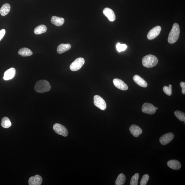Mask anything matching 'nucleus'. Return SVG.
I'll return each instance as SVG.
<instances>
[{
	"label": "nucleus",
	"instance_id": "20",
	"mask_svg": "<svg viewBox=\"0 0 185 185\" xmlns=\"http://www.w3.org/2000/svg\"><path fill=\"white\" fill-rule=\"evenodd\" d=\"M10 5L8 3L3 5L0 9V14L3 16H4L8 14L10 10Z\"/></svg>",
	"mask_w": 185,
	"mask_h": 185
},
{
	"label": "nucleus",
	"instance_id": "11",
	"mask_svg": "<svg viewBox=\"0 0 185 185\" xmlns=\"http://www.w3.org/2000/svg\"><path fill=\"white\" fill-rule=\"evenodd\" d=\"M42 178L39 175H36L30 177L28 180L30 185H41L42 184Z\"/></svg>",
	"mask_w": 185,
	"mask_h": 185
},
{
	"label": "nucleus",
	"instance_id": "15",
	"mask_svg": "<svg viewBox=\"0 0 185 185\" xmlns=\"http://www.w3.org/2000/svg\"><path fill=\"white\" fill-rule=\"evenodd\" d=\"M167 165L170 168L175 170H179L181 167V164L180 162L175 159L168 161Z\"/></svg>",
	"mask_w": 185,
	"mask_h": 185
},
{
	"label": "nucleus",
	"instance_id": "4",
	"mask_svg": "<svg viewBox=\"0 0 185 185\" xmlns=\"http://www.w3.org/2000/svg\"><path fill=\"white\" fill-rule=\"evenodd\" d=\"M85 63V60L84 58L80 57L76 59L71 64L70 68L71 70L76 72L80 70Z\"/></svg>",
	"mask_w": 185,
	"mask_h": 185
},
{
	"label": "nucleus",
	"instance_id": "21",
	"mask_svg": "<svg viewBox=\"0 0 185 185\" xmlns=\"http://www.w3.org/2000/svg\"><path fill=\"white\" fill-rule=\"evenodd\" d=\"M47 30V27L45 25H41L35 28L34 32L35 34L38 35L46 32Z\"/></svg>",
	"mask_w": 185,
	"mask_h": 185
},
{
	"label": "nucleus",
	"instance_id": "26",
	"mask_svg": "<svg viewBox=\"0 0 185 185\" xmlns=\"http://www.w3.org/2000/svg\"><path fill=\"white\" fill-rule=\"evenodd\" d=\"M172 85L170 84L169 87L165 86L163 88V91L168 96H171L172 93Z\"/></svg>",
	"mask_w": 185,
	"mask_h": 185
},
{
	"label": "nucleus",
	"instance_id": "2",
	"mask_svg": "<svg viewBox=\"0 0 185 185\" xmlns=\"http://www.w3.org/2000/svg\"><path fill=\"white\" fill-rule=\"evenodd\" d=\"M158 59L155 56L152 55H148L143 57L142 63L144 67L150 68L155 66L158 63Z\"/></svg>",
	"mask_w": 185,
	"mask_h": 185
},
{
	"label": "nucleus",
	"instance_id": "14",
	"mask_svg": "<svg viewBox=\"0 0 185 185\" xmlns=\"http://www.w3.org/2000/svg\"><path fill=\"white\" fill-rule=\"evenodd\" d=\"M129 130L132 134L135 137H138L142 132V129L139 126L135 124L132 125L130 127Z\"/></svg>",
	"mask_w": 185,
	"mask_h": 185
},
{
	"label": "nucleus",
	"instance_id": "10",
	"mask_svg": "<svg viewBox=\"0 0 185 185\" xmlns=\"http://www.w3.org/2000/svg\"><path fill=\"white\" fill-rule=\"evenodd\" d=\"M113 83L115 86L120 90H126L128 88V87L124 82L120 79H115L113 80Z\"/></svg>",
	"mask_w": 185,
	"mask_h": 185
},
{
	"label": "nucleus",
	"instance_id": "30",
	"mask_svg": "<svg viewBox=\"0 0 185 185\" xmlns=\"http://www.w3.org/2000/svg\"><path fill=\"white\" fill-rule=\"evenodd\" d=\"M180 85L182 88V93L184 94H185V83L184 82H181L180 83Z\"/></svg>",
	"mask_w": 185,
	"mask_h": 185
},
{
	"label": "nucleus",
	"instance_id": "23",
	"mask_svg": "<svg viewBox=\"0 0 185 185\" xmlns=\"http://www.w3.org/2000/svg\"><path fill=\"white\" fill-rule=\"evenodd\" d=\"M1 125L5 128H8L11 126V122L8 117H4L1 120Z\"/></svg>",
	"mask_w": 185,
	"mask_h": 185
},
{
	"label": "nucleus",
	"instance_id": "28",
	"mask_svg": "<svg viewBox=\"0 0 185 185\" xmlns=\"http://www.w3.org/2000/svg\"><path fill=\"white\" fill-rule=\"evenodd\" d=\"M149 179V176L147 174L144 175L140 181V185H146Z\"/></svg>",
	"mask_w": 185,
	"mask_h": 185
},
{
	"label": "nucleus",
	"instance_id": "1",
	"mask_svg": "<svg viewBox=\"0 0 185 185\" xmlns=\"http://www.w3.org/2000/svg\"><path fill=\"white\" fill-rule=\"evenodd\" d=\"M180 29L179 26L177 23H175L168 37V42L170 44H173L177 42L178 39Z\"/></svg>",
	"mask_w": 185,
	"mask_h": 185
},
{
	"label": "nucleus",
	"instance_id": "25",
	"mask_svg": "<svg viewBox=\"0 0 185 185\" xmlns=\"http://www.w3.org/2000/svg\"><path fill=\"white\" fill-rule=\"evenodd\" d=\"M139 174L138 173H136L132 177L130 181V184L131 185H138Z\"/></svg>",
	"mask_w": 185,
	"mask_h": 185
},
{
	"label": "nucleus",
	"instance_id": "17",
	"mask_svg": "<svg viewBox=\"0 0 185 185\" xmlns=\"http://www.w3.org/2000/svg\"><path fill=\"white\" fill-rule=\"evenodd\" d=\"M71 45L69 44H61L58 46L57 51L59 54H61L71 49Z\"/></svg>",
	"mask_w": 185,
	"mask_h": 185
},
{
	"label": "nucleus",
	"instance_id": "24",
	"mask_svg": "<svg viewBox=\"0 0 185 185\" xmlns=\"http://www.w3.org/2000/svg\"><path fill=\"white\" fill-rule=\"evenodd\" d=\"M175 115L177 118L181 122H185V114L180 111H177L175 112Z\"/></svg>",
	"mask_w": 185,
	"mask_h": 185
},
{
	"label": "nucleus",
	"instance_id": "27",
	"mask_svg": "<svg viewBox=\"0 0 185 185\" xmlns=\"http://www.w3.org/2000/svg\"><path fill=\"white\" fill-rule=\"evenodd\" d=\"M127 46L126 44H122L120 43L117 44L116 45V48L117 50L119 52H120L121 51H124L126 50L127 49Z\"/></svg>",
	"mask_w": 185,
	"mask_h": 185
},
{
	"label": "nucleus",
	"instance_id": "9",
	"mask_svg": "<svg viewBox=\"0 0 185 185\" xmlns=\"http://www.w3.org/2000/svg\"><path fill=\"white\" fill-rule=\"evenodd\" d=\"M161 28L159 26H157L153 28L149 31L147 35V38L149 40L155 38L159 34Z\"/></svg>",
	"mask_w": 185,
	"mask_h": 185
},
{
	"label": "nucleus",
	"instance_id": "7",
	"mask_svg": "<svg viewBox=\"0 0 185 185\" xmlns=\"http://www.w3.org/2000/svg\"><path fill=\"white\" fill-rule=\"evenodd\" d=\"M142 111L143 113L149 115L154 114L156 113L155 107L150 103H144L142 106Z\"/></svg>",
	"mask_w": 185,
	"mask_h": 185
},
{
	"label": "nucleus",
	"instance_id": "3",
	"mask_svg": "<svg viewBox=\"0 0 185 185\" xmlns=\"http://www.w3.org/2000/svg\"><path fill=\"white\" fill-rule=\"evenodd\" d=\"M51 86L49 82L45 80H41L35 84L34 90L40 93H43L49 91Z\"/></svg>",
	"mask_w": 185,
	"mask_h": 185
},
{
	"label": "nucleus",
	"instance_id": "12",
	"mask_svg": "<svg viewBox=\"0 0 185 185\" xmlns=\"http://www.w3.org/2000/svg\"><path fill=\"white\" fill-rule=\"evenodd\" d=\"M16 72V69L14 68H11L8 69L4 73L3 80L7 81L13 79L15 76Z\"/></svg>",
	"mask_w": 185,
	"mask_h": 185
},
{
	"label": "nucleus",
	"instance_id": "5",
	"mask_svg": "<svg viewBox=\"0 0 185 185\" xmlns=\"http://www.w3.org/2000/svg\"><path fill=\"white\" fill-rule=\"evenodd\" d=\"M94 104L97 107L104 111L107 108L106 103L100 96L96 95L94 97Z\"/></svg>",
	"mask_w": 185,
	"mask_h": 185
},
{
	"label": "nucleus",
	"instance_id": "16",
	"mask_svg": "<svg viewBox=\"0 0 185 185\" xmlns=\"http://www.w3.org/2000/svg\"><path fill=\"white\" fill-rule=\"evenodd\" d=\"M133 79L135 82L140 86L143 87V88H146L148 85L145 80H144L143 78L140 77L138 75H135L133 77Z\"/></svg>",
	"mask_w": 185,
	"mask_h": 185
},
{
	"label": "nucleus",
	"instance_id": "18",
	"mask_svg": "<svg viewBox=\"0 0 185 185\" xmlns=\"http://www.w3.org/2000/svg\"><path fill=\"white\" fill-rule=\"evenodd\" d=\"M51 22L52 24L56 26H61L63 24L65 20L63 18H60L54 16L51 18Z\"/></svg>",
	"mask_w": 185,
	"mask_h": 185
},
{
	"label": "nucleus",
	"instance_id": "22",
	"mask_svg": "<svg viewBox=\"0 0 185 185\" xmlns=\"http://www.w3.org/2000/svg\"><path fill=\"white\" fill-rule=\"evenodd\" d=\"M126 177L124 174L122 173L120 174L115 181V185H123L125 183Z\"/></svg>",
	"mask_w": 185,
	"mask_h": 185
},
{
	"label": "nucleus",
	"instance_id": "29",
	"mask_svg": "<svg viewBox=\"0 0 185 185\" xmlns=\"http://www.w3.org/2000/svg\"><path fill=\"white\" fill-rule=\"evenodd\" d=\"M6 31L5 29H2L0 31V41L5 36Z\"/></svg>",
	"mask_w": 185,
	"mask_h": 185
},
{
	"label": "nucleus",
	"instance_id": "6",
	"mask_svg": "<svg viewBox=\"0 0 185 185\" xmlns=\"http://www.w3.org/2000/svg\"><path fill=\"white\" fill-rule=\"evenodd\" d=\"M53 129L57 134L61 135L63 136H68V131L66 128L62 124L56 123L53 126Z\"/></svg>",
	"mask_w": 185,
	"mask_h": 185
},
{
	"label": "nucleus",
	"instance_id": "13",
	"mask_svg": "<svg viewBox=\"0 0 185 185\" xmlns=\"http://www.w3.org/2000/svg\"><path fill=\"white\" fill-rule=\"evenodd\" d=\"M103 14L110 21L113 22L115 20V16L114 12L111 9L108 8H105L103 10Z\"/></svg>",
	"mask_w": 185,
	"mask_h": 185
},
{
	"label": "nucleus",
	"instance_id": "19",
	"mask_svg": "<svg viewBox=\"0 0 185 185\" xmlns=\"http://www.w3.org/2000/svg\"><path fill=\"white\" fill-rule=\"evenodd\" d=\"M18 54L22 57L29 56L33 54L31 50L26 48H23L19 50Z\"/></svg>",
	"mask_w": 185,
	"mask_h": 185
},
{
	"label": "nucleus",
	"instance_id": "8",
	"mask_svg": "<svg viewBox=\"0 0 185 185\" xmlns=\"http://www.w3.org/2000/svg\"><path fill=\"white\" fill-rule=\"evenodd\" d=\"M174 138V135L173 133H167L161 136L159 139V141L162 145H166L171 141Z\"/></svg>",
	"mask_w": 185,
	"mask_h": 185
},
{
	"label": "nucleus",
	"instance_id": "31",
	"mask_svg": "<svg viewBox=\"0 0 185 185\" xmlns=\"http://www.w3.org/2000/svg\"><path fill=\"white\" fill-rule=\"evenodd\" d=\"M155 109L156 110H157L158 109V108L157 107H155Z\"/></svg>",
	"mask_w": 185,
	"mask_h": 185
}]
</instances>
